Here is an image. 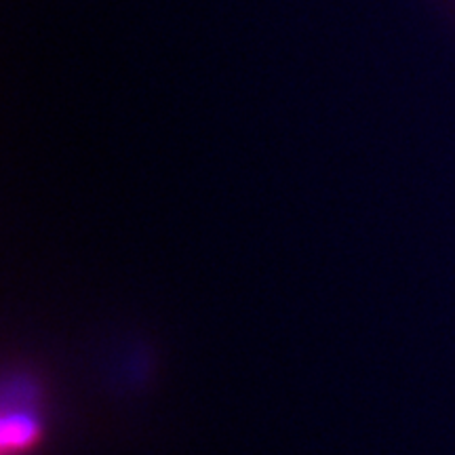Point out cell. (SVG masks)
Segmentation results:
<instances>
[{"mask_svg":"<svg viewBox=\"0 0 455 455\" xmlns=\"http://www.w3.org/2000/svg\"><path fill=\"white\" fill-rule=\"evenodd\" d=\"M38 436L36 415L15 409L3 418V445L13 449H24Z\"/></svg>","mask_w":455,"mask_h":455,"instance_id":"1","label":"cell"},{"mask_svg":"<svg viewBox=\"0 0 455 455\" xmlns=\"http://www.w3.org/2000/svg\"><path fill=\"white\" fill-rule=\"evenodd\" d=\"M447 3V7H449V11H451V13L455 15V0H445Z\"/></svg>","mask_w":455,"mask_h":455,"instance_id":"2","label":"cell"}]
</instances>
